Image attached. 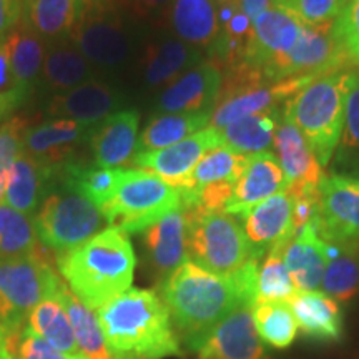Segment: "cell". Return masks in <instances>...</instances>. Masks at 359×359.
I'll use <instances>...</instances> for the list:
<instances>
[{
	"instance_id": "30bf717a",
	"label": "cell",
	"mask_w": 359,
	"mask_h": 359,
	"mask_svg": "<svg viewBox=\"0 0 359 359\" xmlns=\"http://www.w3.org/2000/svg\"><path fill=\"white\" fill-rule=\"evenodd\" d=\"M354 62L341 45L334 24L304 25L298 42L288 53H281L264 65L263 74L271 83L285 79H318L349 69Z\"/></svg>"
},
{
	"instance_id": "e575fe53",
	"label": "cell",
	"mask_w": 359,
	"mask_h": 359,
	"mask_svg": "<svg viewBox=\"0 0 359 359\" xmlns=\"http://www.w3.org/2000/svg\"><path fill=\"white\" fill-rule=\"evenodd\" d=\"M248 156L236 154L231 148L219 145L210 150L203 158L198 161L187 183L180 188L183 201L190 200L200 188L212 183H235L245 172Z\"/></svg>"
},
{
	"instance_id": "f907efd6",
	"label": "cell",
	"mask_w": 359,
	"mask_h": 359,
	"mask_svg": "<svg viewBox=\"0 0 359 359\" xmlns=\"http://www.w3.org/2000/svg\"><path fill=\"white\" fill-rule=\"evenodd\" d=\"M7 354H11V353H8V348H7V339L0 338V358L7 356Z\"/></svg>"
},
{
	"instance_id": "1f68e13d",
	"label": "cell",
	"mask_w": 359,
	"mask_h": 359,
	"mask_svg": "<svg viewBox=\"0 0 359 359\" xmlns=\"http://www.w3.org/2000/svg\"><path fill=\"white\" fill-rule=\"evenodd\" d=\"M320 290L339 303H348L356 296L359 290V241L327 243V259Z\"/></svg>"
},
{
	"instance_id": "5b68a950",
	"label": "cell",
	"mask_w": 359,
	"mask_h": 359,
	"mask_svg": "<svg viewBox=\"0 0 359 359\" xmlns=\"http://www.w3.org/2000/svg\"><path fill=\"white\" fill-rule=\"evenodd\" d=\"M188 218V259L219 276H233L255 258L243 224L224 212H203L185 206Z\"/></svg>"
},
{
	"instance_id": "52a82bcc",
	"label": "cell",
	"mask_w": 359,
	"mask_h": 359,
	"mask_svg": "<svg viewBox=\"0 0 359 359\" xmlns=\"http://www.w3.org/2000/svg\"><path fill=\"white\" fill-rule=\"evenodd\" d=\"M45 250L0 259V326L7 338L27 326L30 311L62 281Z\"/></svg>"
},
{
	"instance_id": "8992f818",
	"label": "cell",
	"mask_w": 359,
	"mask_h": 359,
	"mask_svg": "<svg viewBox=\"0 0 359 359\" xmlns=\"http://www.w3.org/2000/svg\"><path fill=\"white\" fill-rule=\"evenodd\" d=\"M183 206L182 191L147 170H123L122 180L103 206L102 213L111 228L123 233H142Z\"/></svg>"
},
{
	"instance_id": "836d02e7",
	"label": "cell",
	"mask_w": 359,
	"mask_h": 359,
	"mask_svg": "<svg viewBox=\"0 0 359 359\" xmlns=\"http://www.w3.org/2000/svg\"><path fill=\"white\" fill-rule=\"evenodd\" d=\"M212 111H196V114H163L150 120L140 137L137 151L161 150L175 143L185 140L191 135L210 127Z\"/></svg>"
},
{
	"instance_id": "74e56055",
	"label": "cell",
	"mask_w": 359,
	"mask_h": 359,
	"mask_svg": "<svg viewBox=\"0 0 359 359\" xmlns=\"http://www.w3.org/2000/svg\"><path fill=\"white\" fill-rule=\"evenodd\" d=\"M251 313L263 343L276 349H286L293 344L299 327L288 303H257Z\"/></svg>"
},
{
	"instance_id": "c3c4849f",
	"label": "cell",
	"mask_w": 359,
	"mask_h": 359,
	"mask_svg": "<svg viewBox=\"0 0 359 359\" xmlns=\"http://www.w3.org/2000/svg\"><path fill=\"white\" fill-rule=\"evenodd\" d=\"M22 19V0H0V42Z\"/></svg>"
},
{
	"instance_id": "7402d4cb",
	"label": "cell",
	"mask_w": 359,
	"mask_h": 359,
	"mask_svg": "<svg viewBox=\"0 0 359 359\" xmlns=\"http://www.w3.org/2000/svg\"><path fill=\"white\" fill-rule=\"evenodd\" d=\"M90 127L74 120L57 118L25 128L22 135V150L42 163L58 167L69 161L80 143L87 140Z\"/></svg>"
},
{
	"instance_id": "f1b7e54d",
	"label": "cell",
	"mask_w": 359,
	"mask_h": 359,
	"mask_svg": "<svg viewBox=\"0 0 359 359\" xmlns=\"http://www.w3.org/2000/svg\"><path fill=\"white\" fill-rule=\"evenodd\" d=\"M62 285H64V280L30 311L27 326L58 351L80 358L74 327H72L69 313L62 298Z\"/></svg>"
},
{
	"instance_id": "ba28073f",
	"label": "cell",
	"mask_w": 359,
	"mask_h": 359,
	"mask_svg": "<svg viewBox=\"0 0 359 359\" xmlns=\"http://www.w3.org/2000/svg\"><path fill=\"white\" fill-rule=\"evenodd\" d=\"M105 217L87 196L64 188L48 193L34 215L39 241L57 255L77 248L102 231Z\"/></svg>"
},
{
	"instance_id": "5bb4252c",
	"label": "cell",
	"mask_w": 359,
	"mask_h": 359,
	"mask_svg": "<svg viewBox=\"0 0 359 359\" xmlns=\"http://www.w3.org/2000/svg\"><path fill=\"white\" fill-rule=\"evenodd\" d=\"M293 196L283 190L255 205L243 217V228L255 255L264 258L269 251L283 253L296 235L293 223Z\"/></svg>"
},
{
	"instance_id": "e0dca14e",
	"label": "cell",
	"mask_w": 359,
	"mask_h": 359,
	"mask_svg": "<svg viewBox=\"0 0 359 359\" xmlns=\"http://www.w3.org/2000/svg\"><path fill=\"white\" fill-rule=\"evenodd\" d=\"M140 114L138 110H118L100 123L90 127L87 142L95 165L103 168L132 167L137 151Z\"/></svg>"
},
{
	"instance_id": "681fc988",
	"label": "cell",
	"mask_w": 359,
	"mask_h": 359,
	"mask_svg": "<svg viewBox=\"0 0 359 359\" xmlns=\"http://www.w3.org/2000/svg\"><path fill=\"white\" fill-rule=\"evenodd\" d=\"M238 2H240L241 11L251 22L273 6V0H238Z\"/></svg>"
},
{
	"instance_id": "60d3db41",
	"label": "cell",
	"mask_w": 359,
	"mask_h": 359,
	"mask_svg": "<svg viewBox=\"0 0 359 359\" xmlns=\"http://www.w3.org/2000/svg\"><path fill=\"white\" fill-rule=\"evenodd\" d=\"M338 147L339 163L344 165V168L359 172V77L356 70L349 74L344 125Z\"/></svg>"
},
{
	"instance_id": "44dd1931",
	"label": "cell",
	"mask_w": 359,
	"mask_h": 359,
	"mask_svg": "<svg viewBox=\"0 0 359 359\" xmlns=\"http://www.w3.org/2000/svg\"><path fill=\"white\" fill-rule=\"evenodd\" d=\"M120 105L122 102L114 88L105 82L90 80L53 98L48 105V114L57 118L74 120L85 127H93L118 111Z\"/></svg>"
},
{
	"instance_id": "d6986e66",
	"label": "cell",
	"mask_w": 359,
	"mask_h": 359,
	"mask_svg": "<svg viewBox=\"0 0 359 359\" xmlns=\"http://www.w3.org/2000/svg\"><path fill=\"white\" fill-rule=\"evenodd\" d=\"M304 24L288 8L273 4L253 20V37H251L246 64L264 69L271 58L288 53L298 42Z\"/></svg>"
},
{
	"instance_id": "4316f807",
	"label": "cell",
	"mask_w": 359,
	"mask_h": 359,
	"mask_svg": "<svg viewBox=\"0 0 359 359\" xmlns=\"http://www.w3.org/2000/svg\"><path fill=\"white\" fill-rule=\"evenodd\" d=\"M203 62L198 47L180 39H168L148 45L143 58V79L150 87L172 83L193 67Z\"/></svg>"
},
{
	"instance_id": "f35d334b",
	"label": "cell",
	"mask_w": 359,
	"mask_h": 359,
	"mask_svg": "<svg viewBox=\"0 0 359 359\" xmlns=\"http://www.w3.org/2000/svg\"><path fill=\"white\" fill-rule=\"evenodd\" d=\"M40 245L34 217L0 203V259L30 255Z\"/></svg>"
},
{
	"instance_id": "2e32d148",
	"label": "cell",
	"mask_w": 359,
	"mask_h": 359,
	"mask_svg": "<svg viewBox=\"0 0 359 359\" xmlns=\"http://www.w3.org/2000/svg\"><path fill=\"white\" fill-rule=\"evenodd\" d=\"M273 147L285 175L286 191L299 193L320 188L321 180L325 178L323 165L318 161L298 127L285 114H281L278 122Z\"/></svg>"
},
{
	"instance_id": "cb8c5ba5",
	"label": "cell",
	"mask_w": 359,
	"mask_h": 359,
	"mask_svg": "<svg viewBox=\"0 0 359 359\" xmlns=\"http://www.w3.org/2000/svg\"><path fill=\"white\" fill-rule=\"evenodd\" d=\"M326 259L327 243L318 235L314 222L308 223L302 231L296 233L293 240L283 250V262L298 291L320 290Z\"/></svg>"
},
{
	"instance_id": "816d5d0a",
	"label": "cell",
	"mask_w": 359,
	"mask_h": 359,
	"mask_svg": "<svg viewBox=\"0 0 359 359\" xmlns=\"http://www.w3.org/2000/svg\"><path fill=\"white\" fill-rule=\"evenodd\" d=\"M0 338H6L7 339V336H6V333H4V330H2V326H0Z\"/></svg>"
},
{
	"instance_id": "ffe728a7",
	"label": "cell",
	"mask_w": 359,
	"mask_h": 359,
	"mask_svg": "<svg viewBox=\"0 0 359 359\" xmlns=\"http://www.w3.org/2000/svg\"><path fill=\"white\" fill-rule=\"evenodd\" d=\"M285 175L281 165L273 151H262V154L248 156L245 172L236 182L230 205L224 213L233 217H243L255 205L268 200L285 190Z\"/></svg>"
},
{
	"instance_id": "f6af8a7d",
	"label": "cell",
	"mask_w": 359,
	"mask_h": 359,
	"mask_svg": "<svg viewBox=\"0 0 359 359\" xmlns=\"http://www.w3.org/2000/svg\"><path fill=\"white\" fill-rule=\"evenodd\" d=\"M32 90L22 85L8 64L2 42H0V120L12 115L27 102Z\"/></svg>"
},
{
	"instance_id": "ab89813d",
	"label": "cell",
	"mask_w": 359,
	"mask_h": 359,
	"mask_svg": "<svg viewBox=\"0 0 359 359\" xmlns=\"http://www.w3.org/2000/svg\"><path fill=\"white\" fill-rule=\"evenodd\" d=\"M296 286L283 262V253L269 251L258 268L257 303H288L296 293Z\"/></svg>"
},
{
	"instance_id": "d4e9b609",
	"label": "cell",
	"mask_w": 359,
	"mask_h": 359,
	"mask_svg": "<svg viewBox=\"0 0 359 359\" xmlns=\"http://www.w3.org/2000/svg\"><path fill=\"white\" fill-rule=\"evenodd\" d=\"M167 15L177 39L212 52L219 37L218 0H172Z\"/></svg>"
},
{
	"instance_id": "7c38bea8",
	"label": "cell",
	"mask_w": 359,
	"mask_h": 359,
	"mask_svg": "<svg viewBox=\"0 0 359 359\" xmlns=\"http://www.w3.org/2000/svg\"><path fill=\"white\" fill-rule=\"evenodd\" d=\"M222 143V133L212 127L161 150L135 154L132 167L158 175L175 188H182L198 161Z\"/></svg>"
},
{
	"instance_id": "b9f144b4",
	"label": "cell",
	"mask_w": 359,
	"mask_h": 359,
	"mask_svg": "<svg viewBox=\"0 0 359 359\" xmlns=\"http://www.w3.org/2000/svg\"><path fill=\"white\" fill-rule=\"evenodd\" d=\"M348 0H273L293 12L304 25L325 27L334 24Z\"/></svg>"
},
{
	"instance_id": "9c48e42d",
	"label": "cell",
	"mask_w": 359,
	"mask_h": 359,
	"mask_svg": "<svg viewBox=\"0 0 359 359\" xmlns=\"http://www.w3.org/2000/svg\"><path fill=\"white\" fill-rule=\"evenodd\" d=\"M70 42L90 64L102 69L122 67L133 47L125 13L114 0H83Z\"/></svg>"
},
{
	"instance_id": "277c9868",
	"label": "cell",
	"mask_w": 359,
	"mask_h": 359,
	"mask_svg": "<svg viewBox=\"0 0 359 359\" xmlns=\"http://www.w3.org/2000/svg\"><path fill=\"white\" fill-rule=\"evenodd\" d=\"M349 74L351 69H344L311 80L283 109L323 167L330 163L343 133Z\"/></svg>"
},
{
	"instance_id": "484cf974",
	"label": "cell",
	"mask_w": 359,
	"mask_h": 359,
	"mask_svg": "<svg viewBox=\"0 0 359 359\" xmlns=\"http://www.w3.org/2000/svg\"><path fill=\"white\" fill-rule=\"evenodd\" d=\"M299 331L318 341H338L343 334V313L338 302L323 291H296L288 302Z\"/></svg>"
},
{
	"instance_id": "9a60e30c",
	"label": "cell",
	"mask_w": 359,
	"mask_h": 359,
	"mask_svg": "<svg viewBox=\"0 0 359 359\" xmlns=\"http://www.w3.org/2000/svg\"><path fill=\"white\" fill-rule=\"evenodd\" d=\"M223 85V72L217 62H201L168 83L156 100L160 114L212 111Z\"/></svg>"
},
{
	"instance_id": "db71d44e",
	"label": "cell",
	"mask_w": 359,
	"mask_h": 359,
	"mask_svg": "<svg viewBox=\"0 0 359 359\" xmlns=\"http://www.w3.org/2000/svg\"><path fill=\"white\" fill-rule=\"evenodd\" d=\"M356 74H358V77H359V65L356 67Z\"/></svg>"
},
{
	"instance_id": "3957f363",
	"label": "cell",
	"mask_w": 359,
	"mask_h": 359,
	"mask_svg": "<svg viewBox=\"0 0 359 359\" xmlns=\"http://www.w3.org/2000/svg\"><path fill=\"white\" fill-rule=\"evenodd\" d=\"M160 288L175 330L191 349L233 309L246 304L235 276L215 275L190 259L175 269Z\"/></svg>"
},
{
	"instance_id": "7bdbcfd3",
	"label": "cell",
	"mask_w": 359,
	"mask_h": 359,
	"mask_svg": "<svg viewBox=\"0 0 359 359\" xmlns=\"http://www.w3.org/2000/svg\"><path fill=\"white\" fill-rule=\"evenodd\" d=\"M27 123L19 116H13L0 127V203H4L8 175L22 151V135Z\"/></svg>"
},
{
	"instance_id": "d590c367",
	"label": "cell",
	"mask_w": 359,
	"mask_h": 359,
	"mask_svg": "<svg viewBox=\"0 0 359 359\" xmlns=\"http://www.w3.org/2000/svg\"><path fill=\"white\" fill-rule=\"evenodd\" d=\"M42 77L48 87L64 93L92 80V64L74 43L64 40L53 43L45 53Z\"/></svg>"
},
{
	"instance_id": "d6a6232c",
	"label": "cell",
	"mask_w": 359,
	"mask_h": 359,
	"mask_svg": "<svg viewBox=\"0 0 359 359\" xmlns=\"http://www.w3.org/2000/svg\"><path fill=\"white\" fill-rule=\"evenodd\" d=\"M278 122H280V109L243 116L219 132L222 143L245 156L268 151L273 147Z\"/></svg>"
},
{
	"instance_id": "f5cc1de1",
	"label": "cell",
	"mask_w": 359,
	"mask_h": 359,
	"mask_svg": "<svg viewBox=\"0 0 359 359\" xmlns=\"http://www.w3.org/2000/svg\"><path fill=\"white\" fill-rule=\"evenodd\" d=\"M0 359H15L12 356V354H7V356H4V358H0Z\"/></svg>"
},
{
	"instance_id": "7a4b0ae2",
	"label": "cell",
	"mask_w": 359,
	"mask_h": 359,
	"mask_svg": "<svg viewBox=\"0 0 359 359\" xmlns=\"http://www.w3.org/2000/svg\"><path fill=\"white\" fill-rule=\"evenodd\" d=\"M57 266L72 293L90 309H98L132 288L137 257L127 233L110 226L57 255Z\"/></svg>"
},
{
	"instance_id": "ac0fdd59",
	"label": "cell",
	"mask_w": 359,
	"mask_h": 359,
	"mask_svg": "<svg viewBox=\"0 0 359 359\" xmlns=\"http://www.w3.org/2000/svg\"><path fill=\"white\" fill-rule=\"evenodd\" d=\"M142 235L148 266L160 283L188 262V218L183 206L148 226Z\"/></svg>"
},
{
	"instance_id": "ee69618b",
	"label": "cell",
	"mask_w": 359,
	"mask_h": 359,
	"mask_svg": "<svg viewBox=\"0 0 359 359\" xmlns=\"http://www.w3.org/2000/svg\"><path fill=\"white\" fill-rule=\"evenodd\" d=\"M7 348L15 359H80L58 351L37 333H34L29 326L22 327L19 333L7 338Z\"/></svg>"
},
{
	"instance_id": "4dcf8cb0",
	"label": "cell",
	"mask_w": 359,
	"mask_h": 359,
	"mask_svg": "<svg viewBox=\"0 0 359 359\" xmlns=\"http://www.w3.org/2000/svg\"><path fill=\"white\" fill-rule=\"evenodd\" d=\"M2 47L17 80L34 90L35 82L42 75L47 42L20 20L2 40Z\"/></svg>"
},
{
	"instance_id": "83f0119b",
	"label": "cell",
	"mask_w": 359,
	"mask_h": 359,
	"mask_svg": "<svg viewBox=\"0 0 359 359\" xmlns=\"http://www.w3.org/2000/svg\"><path fill=\"white\" fill-rule=\"evenodd\" d=\"M83 0H22V22L45 42L70 39Z\"/></svg>"
},
{
	"instance_id": "603a6c76",
	"label": "cell",
	"mask_w": 359,
	"mask_h": 359,
	"mask_svg": "<svg viewBox=\"0 0 359 359\" xmlns=\"http://www.w3.org/2000/svg\"><path fill=\"white\" fill-rule=\"evenodd\" d=\"M53 180H57V167L42 163L22 150L8 175L4 203L34 217Z\"/></svg>"
},
{
	"instance_id": "4fadbf2b",
	"label": "cell",
	"mask_w": 359,
	"mask_h": 359,
	"mask_svg": "<svg viewBox=\"0 0 359 359\" xmlns=\"http://www.w3.org/2000/svg\"><path fill=\"white\" fill-rule=\"evenodd\" d=\"M240 304L195 348L198 359H266L253 313Z\"/></svg>"
},
{
	"instance_id": "8fae6325",
	"label": "cell",
	"mask_w": 359,
	"mask_h": 359,
	"mask_svg": "<svg viewBox=\"0 0 359 359\" xmlns=\"http://www.w3.org/2000/svg\"><path fill=\"white\" fill-rule=\"evenodd\" d=\"M313 222L327 243L359 241V177L334 173L323 178Z\"/></svg>"
},
{
	"instance_id": "bcb514c9",
	"label": "cell",
	"mask_w": 359,
	"mask_h": 359,
	"mask_svg": "<svg viewBox=\"0 0 359 359\" xmlns=\"http://www.w3.org/2000/svg\"><path fill=\"white\" fill-rule=\"evenodd\" d=\"M334 32L354 64H359V0H348L334 20Z\"/></svg>"
},
{
	"instance_id": "8d00e7d4",
	"label": "cell",
	"mask_w": 359,
	"mask_h": 359,
	"mask_svg": "<svg viewBox=\"0 0 359 359\" xmlns=\"http://www.w3.org/2000/svg\"><path fill=\"white\" fill-rule=\"evenodd\" d=\"M62 298H64L67 313H69L74 336L77 341L79 354L82 359H114L107 346L105 336L98 323L95 309H90L72 293L69 286L62 285Z\"/></svg>"
},
{
	"instance_id": "7dc6e473",
	"label": "cell",
	"mask_w": 359,
	"mask_h": 359,
	"mask_svg": "<svg viewBox=\"0 0 359 359\" xmlns=\"http://www.w3.org/2000/svg\"><path fill=\"white\" fill-rule=\"evenodd\" d=\"M114 4L123 13H130L140 19L167 15L172 0H114Z\"/></svg>"
},
{
	"instance_id": "f546056e",
	"label": "cell",
	"mask_w": 359,
	"mask_h": 359,
	"mask_svg": "<svg viewBox=\"0 0 359 359\" xmlns=\"http://www.w3.org/2000/svg\"><path fill=\"white\" fill-rule=\"evenodd\" d=\"M123 170L103 168L98 165H85L79 161H65L57 167V180L67 190L77 191L95 203L100 212L114 196L122 180Z\"/></svg>"
},
{
	"instance_id": "6da1fadb",
	"label": "cell",
	"mask_w": 359,
	"mask_h": 359,
	"mask_svg": "<svg viewBox=\"0 0 359 359\" xmlns=\"http://www.w3.org/2000/svg\"><path fill=\"white\" fill-rule=\"evenodd\" d=\"M95 313L114 359H165L182 354L167 304L155 291L130 288Z\"/></svg>"
}]
</instances>
